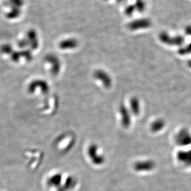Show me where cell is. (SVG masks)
Returning a JSON list of instances; mask_svg holds the SVG:
<instances>
[{
	"label": "cell",
	"instance_id": "cell-1",
	"mask_svg": "<svg viewBox=\"0 0 191 191\" xmlns=\"http://www.w3.org/2000/svg\"><path fill=\"white\" fill-rule=\"evenodd\" d=\"M38 90H39V93L47 94L49 91V86L47 82L42 80H34L31 81L27 87L28 92L34 94L37 93Z\"/></svg>",
	"mask_w": 191,
	"mask_h": 191
},
{
	"label": "cell",
	"instance_id": "cell-2",
	"mask_svg": "<svg viewBox=\"0 0 191 191\" xmlns=\"http://www.w3.org/2000/svg\"><path fill=\"white\" fill-rule=\"evenodd\" d=\"M88 155L91 162L95 165H101L105 161L104 156L99 153V148L98 145L95 144H92L88 147Z\"/></svg>",
	"mask_w": 191,
	"mask_h": 191
},
{
	"label": "cell",
	"instance_id": "cell-3",
	"mask_svg": "<svg viewBox=\"0 0 191 191\" xmlns=\"http://www.w3.org/2000/svg\"><path fill=\"white\" fill-rule=\"evenodd\" d=\"M94 78L99 81L105 88H109L112 86V80L109 74L102 70H96L94 73Z\"/></svg>",
	"mask_w": 191,
	"mask_h": 191
},
{
	"label": "cell",
	"instance_id": "cell-4",
	"mask_svg": "<svg viewBox=\"0 0 191 191\" xmlns=\"http://www.w3.org/2000/svg\"><path fill=\"white\" fill-rule=\"evenodd\" d=\"M45 60L50 64V72L53 75H57L61 69V63L58 57L53 55H49L45 57Z\"/></svg>",
	"mask_w": 191,
	"mask_h": 191
},
{
	"label": "cell",
	"instance_id": "cell-5",
	"mask_svg": "<svg viewBox=\"0 0 191 191\" xmlns=\"http://www.w3.org/2000/svg\"><path fill=\"white\" fill-rule=\"evenodd\" d=\"M119 114L121 116V121L122 126L124 128H128L131 124V116L130 113L127 107L122 104L119 107Z\"/></svg>",
	"mask_w": 191,
	"mask_h": 191
},
{
	"label": "cell",
	"instance_id": "cell-6",
	"mask_svg": "<svg viewBox=\"0 0 191 191\" xmlns=\"http://www.w3.org/2000/svg\"><path fill=\"white\" fill-rule=\"evenodd\" d=\"M155 167L154 163L151 161H140L133 164V169L137 172H147L152 170Z\"/></svg>",
	"mask_w": 191,
	"mask_h": 191
},
{
	"label": "cell",
	"instance_id": "cell-7",
	"mask_svg": "<svg viewBox=\"0 0 191 191\" xmlns=\"http://www.w3.org/2000/svg\"><path fill=\"white\" fill-rule=\"evenodd\" d=\"M151 23L148 20H139L133 21L129 23L128 25V28L132 31H135L149 27Z\"/></svg>",
	"mask_w": 191,
	"mask_h": 191
},
{
	"label": "cell",
	"instance_id": "cell-8",
	"mask_svg": "<svg viewBox=\"0 0 191 191\" xmlns=\"http://www.w3.org/2000/svg\"><path fill=\"white\" fill-rule=\"evenodd\" d=\"M78 43V41L73 39H69L67 40H64L62 41L60 44L59 47L62 49H73L77 47Z\"/></svg>",
	"mask_w": 191,
	"mask_h": 191
},
{
	"label": "cell",
	"instance_id": "cell-9",
	"mask_svg": "<svg viewBox=\"0 0 191 191\" xmlns=\"http://www.w3.org/2000/svg\"><path fill=\"white\" fill-rule=\"evenodd\" d=\"M130 111L133 115H138L140 111V101L137 98H132L130 101Z\"/></svg>",
	"mask_w": 191,
	"mask_h": 191
},
{
	"label": "cell",
	"instance_id": "cell-10",
	"mask_svg": "<svg viewBox=\"0 0 191 191\" xmlns=\"http://www.w3.org/2000/svg\"><path fill=\"white\" fill-rule=\"evenodd\" d=\"M62 176L60 174H56L49 179V185L52 187H60Z\"/></svg>",
	"mask_w": 191,
	"mask_h": 191
},
{
	"label": "cell",
	"instance_id": "cell-11",
	"mask_svg": "<svg viewBox=\"0 0 191 191\" xmlns=\"http://www.w3.org/2000/svg\"><path fill=\"white\" fill-rule=\"evenodd\" d=\"M163 122L161 121H156L151 125V130L153 132H158L163 128Z\"/></svg>",
	"mask_w": 191,
	"mask_h": 191
},
{
	"label": "cell",
	"instance_id": "cell-12",
	"mask_svg": "<svg viewBox=\"0 0 191 191\" xmlns=\"http://www.w3.org/2000/svg\"><path fill=\"white\" fill-rule=\"evenodd\" d=\"M135 8L140 12H142L145 9V3L143 2V0H137L136 4L135 5Z\"/></svg>",
	"mask_w": 191,
	"mask_h": 191
},
{
	"label": "cell",
	"instance_id": "cell-13",
	"mask_svg": "<svg viewBox=\"0 0 191 191\" xmlns=\"http://www.w3.org/2000/svg\"><path fill=\"white\" fill-rule=\"evenodd\" d=\"M135 6L134 5H130L127 6L125 10V13L127 16H130L132 15L134 11L135 10Z\"/></svg>",
	"mask_w": 191,
	"mask_h": 191
},
{
	"label": "cell",
	"instance_id": "cell-14",
	"mask_svg": "<svg viewBox=\"0 0 191 191\" xmlns=\"http://www.w3.org/2000/svg\"><path fill=\"white\" fill-rule=\"evenodd\" d=\"M117 1L119 2V3H122V2H124V1H125V0H117Z\"/></svg>",
	"mask_w": 191,
	"mask_h": 191
}]
</instances>
